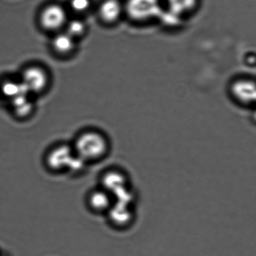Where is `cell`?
<instances>
[{
    "label": "cell",
    "mask_w": 256,
    "mask_h": 256,
    "mask_svg": "<svg viewBox=\"0 0 256 256\" xmlns=\"http://www.w3.org/2000/svg\"><path fill=\"white\" fill-rule=\"evenodd\" d=\"M198 5V0H166L168 14L182 22L186 17L194 11Z\"/></svg>",
    "instance_id": "ba28073f"
},
{
    "label": "cell",
    "mask_w": 256,
    "mask_h": 256,
    "mask_svg": "<svg viewBox=\"0 0 256 256\" xmlns=\"http://www.w3.org/2000/svg\"><path fill=\"white\" fill-rule=\"evenodd\" d=\"M0 256H5L0 254Z\"/></svg>",
    "instance_id": "2e32d148"
},
{
    "label": "cell",
    "mask_w": 256,
    "mask_h": 256,
    "mask_svg": "<svg viewBox=\"0 0 256 256\" xmlns=\"http://www.w3.org/2000/svg\"><path fill=\"white\" fill-rule=\"evenodd\" d=\"M230 94L236 102L250 106L254 104L256 98V84L250 78H240L233 81L230 86Z\"/></svg>",
    "instance_id": "8992f818"
},
{
    "label": "cell",
    "mask_w": 256,
    "mask_h": 256,
    "mask_svg": "<svg viewBox=\"0 0 256 256\" xmlns=\"http://www.w3.org/2000/svg\"><path fill=\"white\" fill-rule=\"evenodd\" d=\"M124 12V7L118 0H106L102 4L100 14L102 18L108 22L118 21Z\"/></svg>",
    "instance_id": "30bf717a"
},
{
    "label": "cell",
    "mask_w": 256,
    "mask_h": 256,
    "mask_svg": "<svg viewBox=\"0 0 256 256\" xmlns=\"http://www.w3.org/2000/svg\"><path fill=\"white\" fill-rule=\"evenodd\" d=\"M98 186L109 192L115 202L132 199V190L128 176L118 168H109L102 172L100 176Z\"/></svg>",
    "instance_id": "3957f363"
},
{
    "label": "cell",
    "mask_w": 256,
    "mask_h": 256,
    "mask_svg": "<svg viewBox=\"0 0 256 256\" xmlns=\"http://www.w3.org/2000/svg\"><path fill=\"white\" fill-rule=\"evenodd\" d=\"M47 76L38 68H30L22 74V82L26 85L30 92L42 91L46 86Z\"/></svg>",
    "instance_id": "9c48e42d"
},
{
    "label": "cell",
    "mask_w": 256,
    "mask_h": 256,
    "mask_svg": "<svg viewBox=\"0 0 256 256\" xmlns=\"http://www.w3.org/2000/svg\"><path fill=\"white\" fill-rule=\"evenodd\" d=\"M2 94L7 97L14 98L22 95L21 92V85L20 82H6L2 86Z\"/></svg>",
    "instance_id": "4fadbf2b"
},
{
    "label": "cell",
    "mask_w": 256,
    "mask_h": 256,
    "mask_svg": "<svg viewBox=\"0 0 256 256\" xmlns=\"http://www.w3.org/2000/svg\"><path fill=\"white\" fill-rule=\"evenodd\" d=\"M162 10L160 0H128L124 7L125 14L136 24L158 20Z\"/></svg>",
    "instance_id": "277c9868"
},
{
    "label": "cell",
    "mask_w": 256,
    "mask_h": 256,
    "mask_svg": "<svg viewBox=\"0 0 256 256\" xmlns=\"http://www.w3.org/2000/svg\"><path fill=\"white\" fill-rule=\"evenodd\" d=\"M85 202L88 209L92 214L106 216L115 200L109 192L98 186L87 193Z\"/></svg>",
    "instance_id": "5b68a950"
},
{
    "label": "cell",
    "mask_w": 256,
    "mask_h": 256,
    "mask_svg": "<svg viewBox=\"0 0 256 256\" xmlns=\"http://www.w3.org/2000/svg\"><path fill=\"white\" fill-rule=\"evenodd\" d=\"M71 144L77 157L88 166L102 162L111 152L108 138L95 130L80 133Z\"/></svg>",
    "instance_id": "6da1fadb"
},
{
    "label": "cell",
    "mask_w": 256,
    "mask_h": 256,
    "mask_svg": "<svg viewBox=\"0 0 256 256\" xmlns=\"http://www.w3.org/2000/svg\"><path fill=\"white\" fill-rule=\"evenodd\" d=\"M84 24L81 20H72L67 26V34L72 38L81 35L84 31Z\"/></svg>",
    "instance_id": "5bb4252c"
},
{
    "label": "cell",
    "mask_w": 256,
    "mask_h": 256,
    "mask_svg": "<svg viewBox=\"0 0 256 256\" xmlns=\"http://www.w3.org/2000/svg\"><path fill=\"white\" fill-rule=\"evenodd\" d=\"M66 20L64 10L58 5H52L42 12L41 22L42 26L48 30L59 28Z\"/></svg>",
    "instance_id": "52a82bcc"
},
{
    "label": "cell",
    "mask_w": 256,
    "mask_h": 256,
    "mask_svg": "<svg viewBox=\"0 0 256 256\" xmlns=\"http://www.w3.org/2000/svg\"><path fill=\"white\" fill-rule=\"evenodd\" d=\"M15 112L20 117L28 116L32 112V104L28 99L27 95H18L12 99Z\"/></svg>",
    "instance_id": "8fae6325"
},
{
    "label": "cell",
    "mask_w": 256,
    "mask_h": 256,
    "mask_svg": "<svg viewBox=\"0 0 256 256\" xmlns=\"http://www.w3.org/2000/svg\"><path fill=\"white\" fill-rule=\"evenodd\" d=\"M90 0H72L71 6L74 11L84 12L90 7Z\"/></svg>",
    "instance_id": "9a60e30c"
},
{
    "label": "cell",
    "mask_w": 256,
    "mask_h": 256,
    "mask_svg": "<svg viewBox=\"0 0 256 256\" xmlns=\"http://www.w3.org/2000/svg\"><path fill=\"white\" fill-rule=\"evenodd\" d=\"M77 162L78 157L72 144L66 142L52 145L44 156V166L52 174H72Z\"/></svg>",
    "instance_id": "7a4b0ae2"
},
{
    "label": "cell",
    "mask_w": 256,
    "mask_h": 256,
    "mask_svg": "<svg viewBox=\"0 0 256 256\" xmlns=\"http://www.w3.org/2000/svg\"><path fill=\"white\" fill-rule=\"evenodd\" d=\"M74 38L67 32L58 35L54 40V49L62 54L71 52L74 49Z\"/></svg>",
    "instance_id": "7c38bea8"
}]
</instances>
